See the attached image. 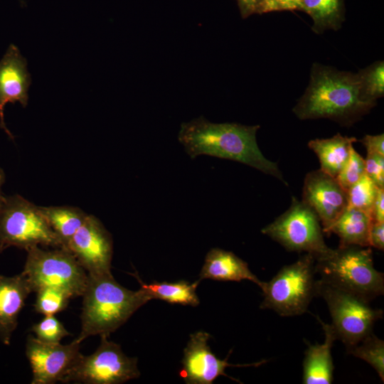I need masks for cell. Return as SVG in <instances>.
<instances>
[{"instance_id": "cell-27", "label": "cell", "mask_w": 384, "mask_h": 384, "mask_svg": "<svg viewBox=\"0 0 384 384\" xmlns=\"http://www.w3.org/2000/svg\"><path fill=\"white\" fill-rule=\"evenodd\" d=\"M378 188H380L365 174L347 190L348 206L370 213Z\"/></svg>"}, {"instance_id": "cell-35", "label": "cell", "mask_w": 384, "mask_h": 384, "mask_svg": "<svg viewBox=\"0 0 384 384\" xmlns=\"http://www.w3.org/2000/svg\"><path fill=\"white\" fill-rule=\"evenodd\" d=\"M242 18L257 14V10L264 0H237Z\"/></svg>"}, {"instance_id": "cell-7", "label": "cell", "mask_w": 384, "mask_h": 384, "mask_svg": "<svg viewBox=\"0 0 384 384\" xmlns=\"http://www.w3.org/2000/svg\"><path fill=\"white\" fill-rule=\"evenodd\" d=\"M316 296L327 304L336 338L346 348L372 333L375 323L383 318V310L372 308L368 301L320 279L316 281Z\"/></svg>"}, {"instance_id": "cell-31", "label": "cell", "mask_w": 384, "mask_h": 384, "mask_svg": "<svg viewBox=\"0 0 384 384\" xmlns=\"http://www.w3.org/2000/svg\"><path fill=\"white\" fill-rule=\"evenodd\" d=\"M302 11L301 0H264L257 14H262L278 11Z\"/></svg>"}, {"instance_id": "cell-26", "label": "cell", "mask_w": 384, "mask_h": 384, "mask_svg": "<svg viewBox=\"0 0 384 384\" xmlns=\"http://www.w3.org/2000/svg\"><path fill=\"white\" fill-rule=\"evenodd\" d=\"M35 311L44 316L55 315L66 309L70 297L64 291L53 287H43L36 291Z\"/></svg>"}, {"instance_id": "cell-4", "label": "cell", "mask_w": 384, "mask_h": 384, "mask_svg": "<svg viewBox=\"0 0 384 384\" xmlns=\"http://www.w3.org/2000/svg\"><path fill=\"white\" fill-rule=\"evenodd\" d=\"M320 279L370 302L384 293V274L375 270L370 247L338 246L315 258Z\"/></svg>"}, {"instance_id": "cell-33", "label": "cell", "mask_w": 384, "mask_h": 384, "mask_svg": "<svg viewBox=\"0 0 384 384\" xmlns=\"http://www.w3.org/2000/svg\"><path fill=\"white\" fill-rule=\"evenodd\" d=\"M360 142L364 145L367 152H373L384 155L383 134L377 135L366 134Z\"/></svg>"}, {"instance_id": "cell-25", "label": "cell", "mask_w": 384, "mask_h": 384, "mask_svg": "<svg viewBox=\"0 0 384 384\" xmlns=\"http://www.w3.org/2000/svg\"><path fill=\"white\" fill-rule=\"evenodd\" d=\"M358 77L362 97L367 101L376 103L384 94V63L379 60L359 70Z\"/></svg>"}, {"instance_id": "cell-24", "label": "cell", "mask_w": 384, "mask_h": 384, "mask_svg": "<svg viewBox=\"0 0 384 384\" xmlns=\"http://www.w3.org/2000/svg\"><path fill=\"white\" fill-rule=\"evenodd\" d=\"M347 352L367 362L384 381V341L370 333L359 343L347 348Z\"/></svg>"}, {"instance_id": "cell-21", "label": "cell", "mask_w": 384, "mask_h": 384, "mask_svg": "<svg viewBox=\"0 0 384 384\" xmlns=\"http://www.w3.org/2000/svg\"><path fill=\"white\" fill-rule=\"evenodd\" d=\"M48 225L66 248L68 242L84 223L87 214L73 206H40Z\"/></svg>"}, {"instance_id": "cell-2", "label": "cell", "mask_w": 384, "mask_h": 384, "mask_svg": "<svg viewBox=\"0 0 384 384\" xmlns=\"http://www.w3.org/2000/svg\"><path fill=\"white\" fill-rule=\"evenodd\" d=\"M375 105L362 97L356 73L314 63L309 85L293 112L300 119L328 118L348 126Z\"/></svg>"}, {"instance_id": "cell-19", "label": "cell", "mask_w": 384, "mask_h": 384, "mask_svg": "<svg viewBox=\"0 0 384 384\" xmlns=\"http://www.w3.org/2000/svg\"><path fill=\"white\" fill-rule=\"evenodd\" d=\"M356 142L355 137L338 133L331 138L312 139L308 146L316 154L320 169L336 178L347 162Z\"/></svg>"}, {"instance_id": "cell-10", "label": "cell", "mask_w": 384, "mask_h": 384, "mask_svg": "<svg viewBox=\"0 0 384 384\" xmlns=\"http://www.w3.org/2000/svg\"><path fill=\"white\" fill-rule=\"evenodd\" d=\"M100 336V344L89 356L81 355L62 383L119 384L137 378V358L127 356L121 346Z\"/></svg>"}, {"instance_id": "cell-23", "label": "cell", "mask_w": 384, "mask_h": 384, "mask_svg": "<svg viewBox=\"0 0 384 384\" xmlns=\"http://www.w3.org/2000/svg\"><path fill=\"white\" fill-rule=\"evenodd\" d=\"M302 11L313 21L312 30L321 33L338 30L344 20L343 0H301Z\"/></svg>"}, {"instance_id": "cell-32", "label": "cell", "mask_w": 384, "mask_h": 384, "mask_svg": "<svg viewBox=\"0 0 384 384\" xmlns=\"http://www.w3.org/2000/svg\"><path fill=\"white\" fill-rule=\"evenodd\" d=\"M369 245L384 250V222L372 221L369 231Z\"/></svg>"}, {"instance_id": "cell-30", "label": "cell", "mask_w": 384, "mask_h": 384, "mask_svg": "<svg viewBox=\"0 0 384 384\" xmlns=\"http://www.w3.org/2000/svg\"><path fill=\"white\" fill-rule=\"evenodd\" d=\"M365 174L380 188H384V155L367 152Z\"/></svg>"}, {"instance_id": "cell-6", "label": "cell", "mask_w": 384, "mask_h": 384, "mask_svg": "<svg viewBox=\"0 0 384 384\" xmlns=\"http://www.w3.org/2000/svg\"><path fill=\"white\" fill-rule=\"evenodd\" d=\"M38 245L62 247L40 206L20 195L0 198V252L14 246L28 250Z\"/></svg>"}, {"instance_id": "cell-3", "label": "cell", "mask_w": 384, "mask_h": 384, "mask_svg": "<svg viewBox=\"0 0 384 384\" xmlns=\"http://www.w3.org/2000/svg\"><path fill=\"white\" fill-rule=\"evenodd\" d=\"M82 297L81 331L73 341L78 343L91 336H109L151 300L142 287L132 291L120 285L112 272L88 275Z\"/></svg>"}, {"instance_id": "cell-13", "label": "cell", "mask_w": 384, "mask_h": 384, "mask_svg": "<svg viewBox=\"0 0 384 384\" xmlns=\"http://www.w3.org/2000/svg\"><path fill=\"white\" fill-rule=\"evenodd\" d=\"M316 214L323 232L329 230L348 206L347 193L336 178L321 169L306 175L302 188V200Z\"/></svg>"}, {"instance_id": "cell-11", "label": "cell", "mask_w": 384, "mask_h": 384, "mask_svg": "<svg viewBox=\"0 0 384 384\" xmlns=\"http://www.w3.org/2000/svg\"><path fill=\"white\" fill-rule=\"evenodd\" d=\"M65 249L73 255L88 275L111 273L112 236L95 216L87 215Z\"/></svg>"}, {"instance_id": "cell-28", "label": "cell", "mask_w": 384, "mask_h": 384, "mask_svg": "<svg viewBox=\"0 0 384 384\" xmlns=\"http://www.w3.org/2000/svg\"><path fill=\"white\" fill-rule=\"evenodd\" d=\"M36 338L46 343H58L61 339L70 334L54 315L44 316L39 322L31 327Z\"/></svg>"}, {"instance_id": "cell-20", "label": "cell", "mask_w": 384, "mask_h": 384, "mask_svg": "<svg viewBox=\"0 0 384 384\" xmlns=\"http://www.w3.org/2000/svg\"><path fill=\"white\" fill-rule=\"evenodd\" d=\"M369 212L348 207L344 210L329 230L340 239V246L370 247L369 231L372 223Z\"/></svg>"}, {"instance_id": "cell-15", "label": "cell", "mask_w": 384, "mask_h": 384, "mask_svg": "<svg viewBox=\"0 0 384 384\" xmlns=\"http://www.w3.org/2000/svg\"><path fill=\"white\" fill-rule=\"evenodd\" d=\"M31 82L26 60L18 48L11 44L0 60V127L11 139H14V136L5 124L4 107L8 102H16L26 107Z\"/></svg>"}, {"instance_id": "cell-29", "label": "cell", "mask_w": 384, "mask_h": 384, "mask_svg": "<svg viewBox=\"0 0 384 384\" xmlns=\"http://www.w3.org/2000/svg\"><path fill=\"white\" fill-rule=\"evenodd\" d=\"M365 174V159L352 148L350 156L336 177L342 188L347 190Z\"/></svg>"}, {"instance_id": "cell-12", "label": "cell", "mask_w": 384, "mask_h": 384, "mask_svg": "<svg viewBox=\"0 0 384 384\" xmlns=\"http://www.w3.org/2000/svg\"><path fill=\"white\" fill-rule=\"evenodd\" d=\"M80 344L46 343L29 335L26 343V356L32 369V384H53L62 382L82 353Z\"/></svg>"}, {"instance_id": "cell-1", "label": "cell", "mask_w": 384, "mask_h": 384, "mask_svg": "<svg viewBox=\"0 0 384 384\" xmlns=\"http://www.w3.org/2000/svg\"><path fill=\"white\" fill-rule=\"evenodd\" d=\"M259 125L213 123L201 116L181 124L179 142L191 159L209 155L238 161L287 184L277 164L267 159L257 143Z\"/></svg>"}, {"instance_id": "cell-18", "label": "cell", "mask_w": 384, "mask_h": 384, "mask_svg": "<svg viewBox=\"0 0 384 384\" xmlns=\"http://www.w3.org/2000/svg\"><path fill=\"white\" fill-rule=\"evenodd\" d=\"M320 321L325 335L321 344L309 345L303 361L304 384H331L333 381L334 364L331 348L337 339L331 324Z\"/></svg>"}, {"instance_id": "cell-22", "label": "cell", "mask_w": 384, "mask_h": 384, "mask_svg": "<svg viewBox=\"0 0 384 384\" xmlns=\"http://www.w3.org/2000/svg\"><path fill=\"white\" fill-rule=\"evenodd\" d=\"M137 278L141 287L144 289L150 299H158L170 304L192 306H197L200 303L196 294V288L200 279L193 283L181 280L176 282H154L145 284L139 277Z\"/></svg>"}, {"instance_id": "cell-14", "label": "cell", "mask_w": 384, "mask_h": 384, "mask_svg": "<svg viewBox=\"0 0 384 384\" xmlns=\"http://www.w3.org/2000/svg\"><path fill=\"white\" fill-rule=\"evenodd\" d=\"M210 335L205 331H197L191 334L190 339L183 350V358L181 361L183 367L179 375L187 384H211L220 375L228 377L225 370L229 366H257L265 363L245 365H233L228 362V358L220 360L211 351L208 345Z\"/></svg>"}, {"instance_id": "cell-36", "label": "cell", "mask_w": 384, "mask_h": 384, "mask_svg": "<svg viewBox=\"0 0 384 384\" xmlns=\"http://www.w3.org/2000/svg\"><path fill=\"white\" fill-rule=\"evenodd\" d=\"M5 181V174L4 172V170L0 167V198L3 195L1 192V188Z\"/></svg>"}, {"instance_id": "cell-9", "label": "cell", "mask_w": 384, "mask_h": 384, "mask_svg": "<svg viewBox=\"0 0 384 384\" xmlns=\"http://www.w3.org/2000/svg\"><path fill=\"white\" fill-rule=\"evenodd\" d=\"M261 232L289 251L304 252L314 258L326 253L320 220L304 202L292 197L289 208Z\"/></svg>"}, {"instance_id": "cell-17", "label": "cell", "mask_w": 384, "mask_h": 384, "mask_svg": "<svg viewBox=\"0 0 384 384\" xmlns=\"http://www.w3.org/2000/svg\"><path fill=\"white\" fill-rule=\"evenodd\" d=\"M205 279L234 282L247 279L261 289L265 283L250 271L246 262L233 252L220 248H212L206 255L198 279Z\"/></svg>"}, {"instance_id": "cell-16", "label": "cell", "mask_w": 384, "mask_h": 384, "mask_svg": "<svg viewBox=\"0 0 384 384\" xmlns=\"http://www.w3.org/2000/svg\"><path fill=\"white\" fill-rule=\"evenodd\" d=\"M31 292V285L22 272L13 277L0 274V340L4 344H10L18 315Z\"/></svg>"}, {"instance_id": "cell-8", "label": "cell", "mask_w": 384, "mask_h": 384, "mask_svg": "<svg viewBox=\"0 0 384 384\" xmlns=\"http://www.w3.org/2000/svg\"><path fill=\"white\" fill-rule=\"evenodd\" d=\"M22 273L33 292L43 287L58 288L70 298L82 297L88 274L68 250H43L33 246L28 250Z\"/></svg>"}, {"instance_id": "cell-34", "label": "cell", "mask_w": 384, "mask_h": 384, "mask_svg": "<svg viewBox=\"0 0 384 384\" xmlns=\"http://www.w3.org/2000/svg\"><path fill=\"white\" fill-rule=\"evenodd\" d=\"M370 215L373 221L384 222V188H378L370 210Z\"/></svg>"}, {"instance_id": "cell-5", "label": "cell", "mask_w": 384, "mask_h": 384, "mask_svg": "<svg viewBox=\"0 0 384 384\" xmlns=\"http://www.w3.org/2000/svg\"><path fill=\"white\" fill-rule=\"evenodd\" d=\"M315 258L309 253L282 267L263 288L261 309L274 311L282 316L305 313L316 296Z\"/></svg>"}]
</instances>
